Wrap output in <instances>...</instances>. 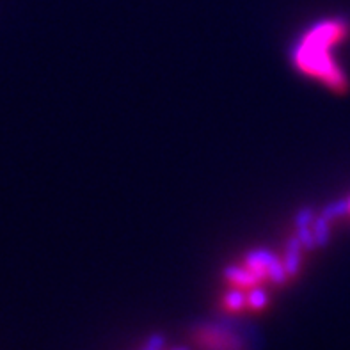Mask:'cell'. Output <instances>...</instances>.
<instances>
[{"label":"cell","instance_id":"cell-4","mask_svg":"<svg viewBox=\"0 0 350 350\" xmlns=\"http://www.w3.org/2000/svg\"><path fill=\"white\" fill-rule=\"evenodd\" d=\"M165 345V340L162 334H153V336L148 338L146 345H144V349L142 350H162Z\"/></svg>","mask_w":350,"mask_h":350},{"label":"cell","instance_id":"cell-2","mask_svg":"<svg viewBox=\"0 0 350 350\" xmlns=\"http://www.w3.org/2000/svg\"><path fill=\"white\" fill-rule=\"evenodd\" d=\"M244 293L239 292V290H231L226 295V306L230 308V310H240V308L244 306Z\"/></svg>","mask_w":350,"mask_h":350},{"label":"cell","instance_id":"cell-3","mask_svg":"<svg viewBox=\"0 0 350 350\" xmlns=\"http://www.w3.org/2000/svg\"><path fill=\"white\" fill-rule=\"evenodd\" d=\"M247 302L254 308V310H262V308L267 304V293L260 288H254L253 292L249 293Z\"/></svg>","mask_w":350,"mask_h":350},{"label":"cell","instance_id":"cell-5","mask_svg":"<svg viewBox=\"0 0 350 350\" xmlns=\"http://www.w3.org/2000/svg\"><path fill=\"white\" fill-rule=\"evenodd\" d=\"M173 350H187V349H183V347H178V349H173Z\"/></svg>","mask_w":350,"mask_h":350},{"label":"cell","instance_id":"cell-1","mask_svg":"<svg viewBox=\"0 0 350 350\" xmlns=\"http://www.w3.org/2000/svg\"><path fill=\"white\" fill-rule=\"evenodd\" d=\"M349 31V23L342 18L325 20L313 27V31L308 32L295 52L299 70L306 75L322 80L327 88L334 89L336 93H343L349 88V82L342 68L338 66L331 55V50L345 40Z\"/></svg>","mask_w":350,"mask_h":350}]
</instances>
